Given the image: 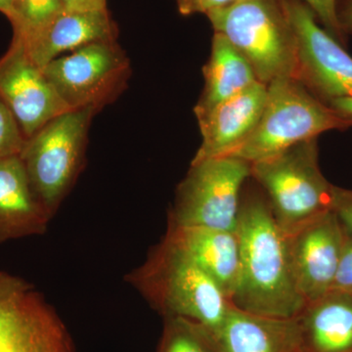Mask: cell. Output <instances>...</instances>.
<instances>
[{
    "mask_svg": "<svg viewBox=\"0 0 352 352\" xmlns=\"http://www.w3.org/2000/svg\"><path fill=\"white\" fill-rule=\"evenodd\" d=\"M240 268L231 303L252 314L293 319L307 303L298 293L288 240L268 201L258 194L241 199L237 230Z\"/></svg>",
    "mask_w": 352,
    "mask_h": 352,
    "instance_id": "obj_1",
    "label": "cell"
},
{
    "mask_svg": "<svg viewBox=\"0 0 352 352\" xmlns=\"http://www.w3.org/2000/svg\"><path fill=\"white\" fill-rule=\"evenodd\" d=\"M126 279L164 318L196 322L212 333L232 307L219 285L166 238Z\"/></svg>",
    "mask_w": 352,
    "mask_h": 352,
    "instance_id": "obj_2",
    "label": "cell"
},
{
    "mask_svg": "<svg viewBox=\"0 0 352 352\" xmlns=\"http://www.w3.org/2000/svg\"><path fill=\"white\" fill-rule=\"evenodd\" d=\"M207 16L214 32L251 64L259 82L298 80L296 34L283 0H236Z\"/></svg>",
    "mask_w": 352,
    "mask_h": 352,
    "instance_id": "obj_3",
    "label": "cell"
},
{
    "mask_svg": "<svg viewBox=\"0 0 352 352\" xmlns=\"http://www.w3.org/2000/svg\"><path fill=\"white\" fill-rule=\"evenodd\" d=\"M351 126L325 102L294 78L267 85L265 104L256 129L228 156L252 164L275 156L298 143Z\"/></svg>",
    "mask_w": 352,
    "mask_h": 352,
    "instance_id": "obj_4",
    "label": "cell"
},
{
    "mask_svg": "<svg viewBox=\"0 0 352 352\" xmlns=\"http://www.w3.org/2000/svg\"><path fill=\"white\" fill-rule=\"evenodd\" d=\"M275 221L286 235L333 210L336 186L321 173L316 139L251 164Z\"/></svg>",
    "mask_w": 352,
    "mask_h": 352,
    "instance_id": "obj_5",
    "label": "cell"
},
{
    "mask_svg": "<svg viewBox=\"0 0 352 352\" xmlns=\"http://www.w3.org/2000/svg\"><path fill=\"white\" fill-rule=\"evenodd\" d=\"M92 108L61 113L25 141L20 157L32 188L52 217L82 166Z\"/></svg>",
    "mask_w": 352,
    "mask_h": 352,
    "instance_id": "obj_6",
    "label": "cell"
},
{
    "mask_svg": "<svg viewBox=\"0 0 352 352\" xmlns=\"http://www.w3.org/2000/svg\"><path fill=\"white\" fill-rule=\"evenodd\" d=\"M251 164L231 156L193 160L176 192L170 224L236 232Z\"/></svg>",
    "mask_w": 352,
    "mask_h": 352,
    "instance_id": "obj_7",
    "label": "cell"
},
{
    "mask_svg": "<svg viewBox=\"0 0 352 352\" xmlns=\"http://www.w3.org/2000/svg\"><path fill=\"white\" fill-rule=\"evenodd\" d=\"M44 75L69 110H100L124 90L131 63L117 41H98L46 65Z\"/></svg>",
    "mask_w": 352,
    "mask_h": 352,
    "instance_id": "obj_8",
    "label": "cell"
},
{
    "mask_svg": "<svg viewBox=\"0 0 352 352\" xmlns=\"http://www.w3.org/2000/svg\"><path fill=\"white\" fill-rule=\"evenodd\" d=\"M298 47V80L325 103L352 98V57L302 0H283Z\"/></svg>",
    "mask_w": 352,
    "mask_h": 352,
    "instance_id": "obj_9",
    "label": "cell"
},
{
    "mask_svg": "<svg viewBox=\"0 0 352 352\" xmlns=\"http://www.w3.org/2000/svg\"><path fill=\"white\" fill-rule=\"evenodd\" d=\"M0 100L12 113L25 139L71 111L16 39L0 58Z\"/></svg>",
    "mask_w": 352,
    "mask_h": 352,
    "instance_id": "obj_10",
    "label": "cell"
},
{
    "mask_svg": "<svg viewBox=\"0 0 352 352\" xmlns=\"http://www.w3.org/2000/svg\"><path fill=\"white\" fill-rule=\"evenodd\" d=\"M346 236L333 210L287 235L294 279L307 305L332 291Z\"/></svg>",
    "mask_w": 352,
    "mask_h": 352,
    "instance_id": "obj_11",
    "label": "cell"
},
{
    "mask_svg": "<svg viewBox=\"0 0 352 352\" xmlns=\"http://www.w3.org/2000/svg\"><path fill=\"white\" fill-rule=\"evenodd\" d=\"M0 352H75L54 308L32 286L0 312Z\"/></svg>",
    "mask_w": 352,
    "mask_h": 352,
    "instance_id": "obj_12",
    "label": "cell"
},
{
    "mask_svg": "<svg viewBox=\"0 0 352 352\" xmlns=\"http://www.w3.org/2000/svg\"><path fill=\"white\" fill-rule=\"evenodd\" d=\"M267 85L258 82L198 118L201 145L193 160L228 156L256 129Z\"/></svg>",
    "mask_w": 352,
    "mask_h": 352,
    "instance_id": "obj_13",
    "label": "cell"
},
{
    "mask_svg": "<svg viewBox=\"0 0 352 352\" xmlns=\"http://www.w3.org/2000/svg\"><path fill=\"white\" fill-rule=\"evenodd\" d=\"M117 25L108 10L64 9L45 29L25 43H20L24 45L32 61L43 69L62 53L73 52L98 41H117Z\"/></svg>",
    "mask_w": 352,
    "mask_h": 352,
    "instance_id": "obj_14",
    "label": "cell"
},
{
    "mask_svg": "<svg viewBox=\"0 0 352 352\" xmlns=\"http://www.w3.org/2000/svg\"><path fill=\"white\" fill-rule=\"evenodd\" d=\"M164 238L198 264L219 285L231 302L239 277L240 245L237 233L168 224Z\"/></svg>",
    "mask_w": 352,
    "mask_h": 352,
    "instance_id": "obj_15",
    "label": "cell"
},
{
    "mask_svg": "<svg viewBox=\"0 0 352 352\" xmlns=\"http://www.w3.org/2000/svg\"><path fill=\"white\" fill-rule=\"evenodd\" d=\"M212 335L221 352H302L296 318H272L233 305Z\"/></svg>",
    "mask_w": 352,
    "mask_h": 352,
    "instance_id": "obj_16",
    "label": "cell"
},
{
    "mask_svg": "<svg viewBox=\"0 0 352 352\" xmlns=\"http://www.w3.org/2000/svg\"><path fill=\"white\" fill-rule=\"evenodd\" d=\"M52 217L32 188L19 156L0 161V244L43 235Z\"/></svg>",
    "mask_w": 352,
    "mask_h": 352,
    "instance_id": "obj_17",
    "label": "cell"
},
{
    "mask_svg": "<svg viewBox=\"0 0 352 352\" xmlns=\"http://www.w3.org/2000/svg\"><path fill=\"white\" fill-rule=\"evenodd\" d=\"M296 318L302 352H352V294L331 291Z\"/></svg>",
    "mask_w": 352,
    "mask_h": 352,
    "instance_id": "obj_18",
    "label": "cell"
},
{
    "mask_svg": "<svg viewBox=\"0 0 352 352\" xmlns=\"http://www.w3.org/2000/svg\"><path fill=\"white\" fill-rule=\"evenodd\" d=\"M203 74L205 87L194 109L197 119L259 82L251 64L219 32H214L212 52Z\"/></svg>",
    "mask_w": 352,
    "mask_h": 352,
    "instance_id": "obj_19",
    "label": "cell"
},
{
    "mask_svg": "<svg viewBox=\"0 0 352 352\" xmlns=\"http://www.w3.org/2000/svg\"><path fill=\"white\" fill-rule=\"evenodd\" d=\"M157 352H221L214 336L196 322L168 317Z\"/></svg>",
    "mask_w": 352,
    "mask_h": 352,
    "instance_id": "obj_20",
    "label": "cell"
},
{
    "mask_svg": "<svg viewBox=\"0 0 352 352\" xmlns=\"http://www.w3.org/2000/svg\"><path fill=\"white\" fill-rule=\"evenodd\" d=\"M64 10L62 0H14L9 18L13 27V39L21 43L45 29Z\"/></svg>",
    "mask_w": 352,
    "mask_h": 352,
    "instance_id": "obj_21",
    "label": "cell"
},
{
    "mask_svg": "<svg viewBox=\"0 0 352 352\" xmlns=\"http://www.w3.org/2000/svg\"><path fill=\"white\" fill-rule=\"evenodd\" d=\"M27 139L21 131L12 113L0 100V161L19 156Z\"/></svg>",
    "mask_w": 352,
    "mask_h": 352,
    "instance_id": "obj_22",
    "label": "cell"
},
{
    "mask_svg": "<svg viewBox=\"0 0 352 352\" xmlns=\"http://www.w3.org/2000/svg\"><path fill=\"white\" fill-rule=\"evenodd\" d=\"M315 14L317 20L324 29L340 41L344 43V36L339 25L337 16L338 0H302Z\"/></svg>",
    "mask_w": 352,
    "mask_h": 352,
    "instance_id": "obj_23",
    "label": "cell"
},
{
    "mask_svg": "<svg viewBox=\"0 0 352 352\" xmlns=\"http://www.w3.org/2000/svg\"><path fill=\"white\" fill-rule=\"evenodd\" d=\"M32 287L22 278L0 271V312Z\"/></svg>",
    "mask_w": 352,
    "mask_h": 352,
    "instance_id": "obj_24",
    "label": "cell"
},
{
    "mask_svg": "<svg viewBox=\"0 0 352 352\" xmlns=\"http://www.w3.org/2000/svg\"><path fill=\"white\" fill-rule=\"evenodd\" d=\"M346 234L332 291L352 294V235Z\"/></svg>",
    "mask_w": 352,
    "mask_h": 352,
    "instance_id": "obj_25",
    "label": "cell"
},
{
    "mask_svg": "<svg viewBox=\"0 0 352 352\" xmlns=\"http://www.w3.org/2000/svg\"><path fill=\"white\" fill-rule=\"evenodd\" d=\"M236 0H175L178 12L183 16L208 14L230 6Z\"/></svg>",
    "mask_w": 352,
    "mask_h": 352,
    "instance_id": "obj_26",
    "label": "cell"
},
{
    "mask_svg": "<svg viewBox=\"0 0 352 352\" xmlns=\"http://www.w3.org/2000/svg\"><path fill=\"white\" fill-rule=\"evenodd\" d=\"M333 210L346 233L352 235V190L336 187Z\"/></svg>",
    "mask_w": 352,
    "mask_h": 352,
    "instance_id": "obj_27",
    "label": "cell"
},
{
    "mask_svg": "<svg viewBox=\"0 0 352 352\" xmlns=\"http://www.w3.org/2000/svg\"><path fill=\"white\" fill-rule=\"evenodd\" d=\"M65 10L102 11L108 10L106 0H62Z\"/></svg>",
    "mask_w": 352,
    "mask_h": 352,
    "instance_id": "obj_28",
    "label": "cell"
},
{
    "mask_svg": "<svg viewBox=\"0 0 352 352\" xmlns=\"http://www.w3.org/2000/svg\"><path fill=\"white\" fill-rule=\"evenodd\" d=\"M337 16L344 36L352 34V0H338Z\"/></svg>",
    "mask_w": 352,
    "mask_h": 352,
    "instance_id": "obj_29",
    "label": "cell"
},
{
    "mask_svg": "<svg viewBox=\"0 0 352 352\" xmlns=\"http://www.w3.org/2000/svg\"><path fill=\"white\" fill-rule=\"evenodd\" d=\"M342 116L352 126V98H342L333 100L328 104Z\"/></svg>",
    "mask_w": 352,
    "mask_h": 352,
    "instance_id": "obj_30",
    "label": "cell"
},
{
    "mask_svg": "<svg viewBox=\"0 0 352 352\" xmlns=\"http://www.w3.org/2000/svg\"><path fill=\"white\" fill-rule=\"evenodd\" d=\"M14 0H0V12L10 18L13 12Z\"/></svg>",
    "mask_w": 352,
    "mask_h": 352,
    "instance_id": "obj_31",
    "label": "cell"
}]
</instances>
